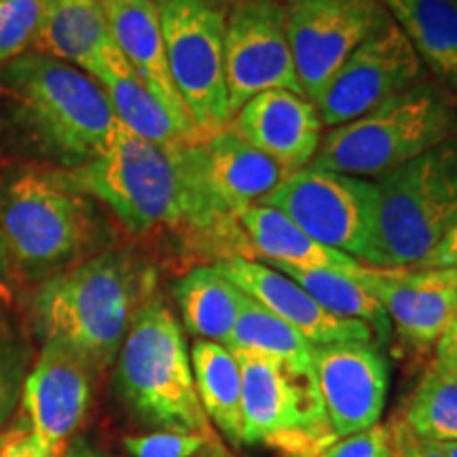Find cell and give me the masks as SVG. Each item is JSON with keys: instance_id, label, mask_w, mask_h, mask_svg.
I'll use <instances>...</instances> for the list:
<instances>
[{"instance_id": "6da1fadb", "label": "cell", "mask_w": 457, "mask_h": 457, "mask_svg": "<svg viewBox=\"0 0 457 457\" xmlns=\"http://www.w3.org/2000/svg\"><path fill=\"white\" fill-rule=\"evenodd\" d=\"M195 145L163 146L123 129L100 157L64 174L74 187L104 204L131 233L185 228L212 245L219 253L216 261L248 259L239 220L222 210L210 191Z\"/></svg>"}, {"instance_id": "7a4b0ae2", "label": "cell", "mask_w": 457, "mask_h": 457, "mask_svg": "<svg viewBox=\"0 0 457 457\" xmlns=\"http://www.w3.org/2000/svg\"><path fill=\"white\" fill-rule=\"evenodd\" d=\"M153 271L123 250H102L45 279L30 318L43 343H62L96 373L112 367L136 313L151 299Z\"/></svg>"}, {"instance_id": "3957f363", "label": "cell", "mask_w": 457, "mask_h": 457, "mask_svg": "<svg viewBox=\"0 0 457 457\" xmlns=\"http://www.w3.org/2000/svg\"><path fill=\"white\" fill-rule=\"evenodd\" d=\"M106 236L98 202L64 170L15 165L0 180V237L13 278L38 286L102 253Z\"/></svg>"}, {"instance_id": "277c9868", "label": "cell", "mask_w": 457, "mask_h": 457, "mask_svg": "<svg viewBox=\"0 0 457 457\" xmlns=\"http://www.w3.org/2000/svg\"><path fill=\"white\" fill-rule=\"evenodd\" d=\"M0 85L38 151L66 170L100 157L125 129L98 81L45 54H21L0 71Z\"/></svg>"}, {"instance_id": "5b68a950", "label": "cell", "mask_w": 457, "mask_h": 457, "mask_svg": "<svg viewBox=\"0 0 457 457\" xmlns=\"http://www.w3.org/2000/svg\"><path fill=\"white\" fill-rule=\"evenodd\" d=\"M457 138V96L420 81L322 136L310 168L377 180Z\"/></svg>"}, {"instance_id": "8992f818", "label": "cell", "mask_w": 457, "mask_h": 457, "mask_svg": "<svg viewBox=\"0 0 457 457\" xmlns=\"http://www.w3.org/2000/svg\"><path fill=\"white\" fill-rule=\"evenodd\" d=\"M114 387L125 409L153 432L212 434L185 335L162 299L151 296L136 313L114 360Z\"/></svg>"}, {"instance_id": "52a82bcc", "label": "cell", "mask_w": 457, "mask_h": 457, "mask_svg": "<svg viewBox=\"0 0 457 457\" xmlns=\"http://www.w3.org/2000/svg\"><path fill=\"white\" fill-rule=\"evenodd\" d=\"M377 270H413L457 227V138L373 180Z\"/></svg>"}, {"instance_id": "ba28073f", "label": "cell", "mask_w": 457, "mask_h": 457, "mask_svg": "<svg viewBox=\"0 0 457 457\" xmlns=\"http://www.w3.org/2000/svg\"><path fill=\"white\" fill-rule=\"evenodd\" d=\"M233 353L242 370L244 445H267L301 457L335 441L313 367Z\"/></svg>"}, {"instance_id": "9c48e42d", "label": "cell", "mask_w": 457, "mask_h": 457, "mask_svg": "<svg viewBox=\"0 0 457 457\" xmlns=\"http://www.w3.org/2000/svg\"><path fill=\"white\" fill-rule=\"evenodd\" d=\"M261 205L279 210L318 244L373 267L377 237L373 180L307 165L286 176Z\"/></svg>"}, {"instance_id": "30bf717a", "label": "cell", "mask_w": 457, "mask_h": 457, "mask_svg": "<svg viewBox=\"0 0 457 457\" xmlns=\"http://www.w3.org/2000/svg\"><path fill=\"white\" fill-rule=\"evenodd\" d=\"M176 91L199 134L231 123L225 68V13L204 0H155Z\"/></svg>"}, {"instance_id": "8fae6325", "label": "cell", "mask_w": 457, "mask_h": 457, "mask_svg": "<svg viewBox=\"0 0 457 457\" xmlns=\"http://www.w3.org/2000/svg\"><path fill=\"white\" fill-rule=\"evenodd\" d=\"M303 96L313 104L347 57L390 17L384 0H284Z\"/></svg>"}, {"instance_id": "7c38bea8", "label": "cell", "mask_w": 457, "mask_h": 457, "mask_svg": "<svg viewBox=\"0 0 457 457\" xmlns=\"http://www.w3.org/2000/svg\"><path fill=\"white\" fill-rule=\"evenodd\" d=\"M225 68L231 117L262 91L303 96L286 34L284 0H236L227 9Z\"/></svg>"}, {"instance_id": "4fadbf2b", "label": "cell", "mask_w": 457, "mask_h": 457, "mask_svg": "<svg viewBox=\"0 0 457 457\" xmlns=\"http://www.w3.org/2000/svg\"><path fill=\"white\" fill-rule=\"evenodd\" d=\"M426 68L392 15L364 41L320 96L324 129L362 117L381 102L424 81Z\"/></svg>"}, {"instance_id": "5bb4252c", "label": "cell", "mask_w": 457, "mask_h": 457, "mask_svg": "<svg viewBox=\"0 0 457 457\" xmlns=\"http://www.w3.org/2000/svg\"><path fill=\"white\" fill-rule=\"evenodd\" d=\"M313 373L335 441L379 424L390 390V364L377 343L313 345Z\"/></svg>"}, {"instance_id": "9a60e30c", "label": "cell", "mask_w": 457, "mask_h": 457, "mask_svg": "<svg viewBox=\"0 0 457 457\" xmlns=\"http://www.w3.org/2000/svg\"><path fill=\"white\" fill-rule=\"evenodd\" d=\"M96 369L62 343H43L21 387V420L57 455H64L89 413Z\"/></svg>"}, {"instance_id": "2e32d148", "label": "cell", "mask_w": 457, "mask_h": 457, "mask_svg": "<svg viewBox=\"0 0 457 457\" xmlns=\"http://www.w3.org/2000/svg\"><path fill=\"white\" fill-rule=\"evenodd\" d=\"M381 303L392 328L417 350H428L457 318V286L443 271L377 270L353 276Z\"/></svg>"}, {"instance_id": "e0dca14e", "label": "cell", "mask_w": 457, "mask_h": 457, "mask_svg": "<svg viewBox=\"0 0 457 457\" xmlns=\"http://www.w3.org/2000/svg\"><path fill=\"white\" fill-rule=\"evenodd\" d=\"M216 265L245 296L293 327L312 345L347 341L377 343L369 324L333 316L324 307H320L299 284L265 262L245 259V256H228V259L216 261Z\"/></svg>"}, {"instance_id": "ac0fdd59", "label": "cell", "mask_w": 457, "mask_h": 457, "mask_svg": "<svg viewBox=\"0 0 457 457\" xmlns=\"http://www.w3.org/2000/svg\"><path fill=\"white\" fill-rule=\"evenodd\" d=\"M228 125L290 174L312 163L324 136L316 104L288 89L254 96L233 114Z\"/></svg>"}, {"instance_id": "d6986e66", "label": "cell", "mask_w": 457, "mask_h": 457, "mask_svg": "<svg viewBox=\"0 0 457 457\" xmlns=\"http://www.w3.org/2000/svg\"><path fill=\"white\" fill-rule=\"evenodd\" d=\"M102 7H104L114 43L140 83L148 89V94L162 102V106L185 134L195 140H204L171 79L162 15H159L155 0H102Z\"/></svg>"}, {"instance_id": "ffe728a7", "label": "cell", "mask_w": 457, "mask_h": 457, "mask_svg": "<svg viewBox=\"0 0 457 457\" xmlns=\"http://www.w3.org/2000/svg\"><path fill=\"white\" fill-rule=\"evenodd\" d=\"M195 148L210 191L237 220L245 210L265 202L290 174L248 145L231 125L205 136Z\"/></svg>"}, {"instance_id": "44dd1931", "label": "cell", "mask_w": 457, "mask_h": 457, "mask_svg": "<svg viewBox=\"0 0 457 457\" xmlns=\"http://www.w3.org/2000/svg\"><path fill=\"white\" fill-rule=\"evenodd\" d=\"M34 45L38 54L77 66L94 81L123 60L102 0H49Z\"/></svg>"}, {"instance_id": "7402d4cb", "label": "cell", "mask_w": 457, "mask_h": 457, "mask_svg": "<svg viewBox=\"0 0 457 457\" xmlns=\"http://www.w3.org/2000/svg\"><path fill=\"white\" fill-rule=\"evenodd\" d=\"M239 227L248 245V259L273 265L276 270H335L356 276L362 267V262L352 256L318 244L288 216L270 205H253L245 210L239 214Z\"/></svg>"}, {"instance_id": "603a6c76", "label": "cell", "mask_w": 457, "mask_h": 457, "mask_svg": "<svg viewBox=\"0 0 457 457\" xmlns=\"http://www.w3.org/2000/svg\"><path fill=\"white\" fill-rule=\"evenodd\" d=\"M434 81L457 96V0H384Z\"/></svg>"}, {"instance_id": "cb8c5ba5", "label": "cell", "mask_w": 457, "mask_h": 457, "mask_svg": "<svg viewBox=\"0 0 457 457\" xmlns=\"http://www.w3.org/2000/svg\"><path fill=\"white\" fill-rule=\"evenodd\" d=\"M171 296L188 333L220 345H227L245 299L216 262L188 270L171 284Z\"/></svg>"}, {"instance_id": "d4e9b609", "label": "cell", "mask_w": 457, "mask_h": 457, "mask_svg": "<svg viewBox=\"0 0 457 457\" xmlns=\"http://www.w3.org/2000/svg\"><path fill=\"white\" fill-rule=\"evenodd\" d=\"M191 367L204 413L228 443L244 445L242 370L227 345L197 339L191 347Z\"/></svg>"}, {"instance_id": "484cf974", "label": "cell", "mask_w": 457, "mask_h": 457, "mask_svg": "<svg viewBox=\"0 0 457 457\" xmlns=\"http://www.w3.org/2000/svg\"><path fill=\"white\" fill-rule=\"evenodd\" d=\"M98 83L111 102L114 117L129 134L163 146L199 142L185 134L180 125L171 119V114L162 106V102L148 94V89L140 83L125 57L108 68L98 79Z\"/></svg>"}, {"instance_id": "4316f807", "label": "cell", "mask_w": 457, "mask_h": 457, "mask_svg": "<svg viewBox=\"0 0 457 457\" xmlns=\"http://www.w3.org/2000/svg\"><path fill=\"white\" fill-rule=\"evenodd\" d=\"M278 271L299 284L320 307H324L333 316L369 324L375 333L377 345H386L390 341L394 328L386 310L350 273L335 270H296V267H279Z\"/></svg>"}, {"instance_id": "83f0119b", "label": "cell", "mask_w": 457, "mask_h": 457, "mask_svg": "<svg viewBox=\"0 0 457 457\" xmlns=\"http://www.w3.org/2000/svg\"><path fill=\"white\" fill-rule=\"evenodd\" d=\"M227 347L254 356L279 360L295 367H313V345L270 310L245 296Z\"/></svg>"}, {"instance_id": "f1b7e54d", "label": "cell", "mask_w": 457, "mask_h": 457, "mask_svg": "<svg viewBox=\"0 0 457 457\" xmlns=\"http://www.w3.org/2000/svg\"><path fill=\"white\" fill-rule=\"evenodd\" d=\"M403 420L434 443H457V379L432 364L417 384Z\"/></svg>"}, {"instance_id": "f546056e", "label": "cell", "mask_w": 457, "mask_h": 457, "mask_svg": "<svg viewBox=\"0 0 457 457\" xmlns=\"http://www.w3.org/2000/svg\"><path fill=\"white\" fill-rule=\"evenodd\" d=\"M49 0H0V62L21 55L34 43Z\"/></svg>"}, {"instance_id": "4dcf8cb0", "label": "cell", "mask_w": 457, "mask_h": 457, "mask_svg": "<svg viewBox=\"0 0 457 457\" xmlns=\"http://www.w3.org/2000/svg\"><path fill=\"white\" fill-rule=\"evenodd\" d=\"M26 347L7 333H0V434L13 417L26 379Z\"/></svg>"}, {"instance_id": "1f68e13d", "label": "cell", "mask_w": 457, "mask_h": 457, "mask_svg": "<svg viewBox=\"0 0 457 457\" xmlns=\"http://www.w3.org/2000/svg\"><path fill=\"white\" fill-rule=\"evenodd\" d=\"M212 434L148 432L123 441L131 457H197L212 445Z\"/></svg>"}, {"instance_id": "d6a6232c", "label": "cell", "mask_w": 457, "mask_h": 457, "mask_svg": "<svg viewBox=\"0 0 457 457\" xmlns=\"http://www.w3.org/2000/svg\"><path fill=\"white\" fill-rule=\"evenodd\" d=\"M301 457H392L390 426L379 421L369 430L337 438V441L318 449L316 453Z\"/></svg>"}, {"instance_id": "836d02e7", "label": "cell", "mask_w": 457, "mask_h": 457, "mask_svg": "<svg viewBox=\"0 0 457 457\" xmlns=\"http://www.w3.org/2000/svg\"><path fill=\"white\" fill-rule=\"evenodd\" d=\"M0 457H62L51 451L41 438L34 434L26 421L11 426L0 436Z\"/></svg>"}, {"instance_id": "e575fe53", "label": "cell", "mask_w": 457, "mask_h": 457, "mask_svg": "<svg viewBox=\"0 0 457 457\" xmlns=\"http://www.w3.org/2000/svg\"><path fill=\"white\" fill-rule=\"evenodd\" d=\"M387 426H390L392 457H447L443 453L441 445L420 436L404 424V420H396Z\"/></svg>"}, {"instance_id": "d590c367", "label": "cell", "mask_w": 457, "mask_h": 457, "mask_svg": "<svg viewBox=\"0 0 457 457\" xmlns=\"http://www.w3.org/2000/svg\"><path fill=\"white\" fill-rule=\"evenodd\" d=\"M420 271H451L457 270V227L445 236L441 242L432 248V253L426 256L420 265L413 267Z\"/></svg>"}, {"instance_id": "8d00e7d4", "label": "cell", "mask_w": 457, "mask_h": 457, "mask_svg": "<svg viewBox=\"0 0 457 457\" xmlns=\"http://www.w3.org/2000/svg\"><path fill=\"white\" fill-rule=\"evenodd\" d=\"M434 347H436L434 367L457 379V318L445 328V333L438 337Z\"/></svg>"}, {"instance_id": "74e56055", "label": "cell", "mask_w": 457, "mask_h": 457, "mask_svg": "<svg viewBox=\"0 0 457 457\" xmlns=\"http://www.w3.org/2000/svg\"><path fill=\"white\" fill-rule=\"evenodd\" d=\"M62 457H106L102 451H98L94 447V445H89L87 441H83V438H77V441H72L68 445L66 453Z\"/></svg>"}, {"instance_id": "f35d334b", "label": "cell", "mask_w": 457, "mask_h": 457, "mask_svg": "<svg viewBox=\"0 0 457 457\" xmlns=\"http://www.w3.org/2000/svg\"><path fill=\"white\" fill-rule=\"evenodd\" d=\"M11 282H13V270H11L9 256L4 253L3 237H0V293H4L11 286Z\"/></svg>"}, {"instance_id": "ab89813d", "label": "cell", "mask_w": 457, "mask_h": 457, "mask_svg": "<svg viewBox=\"0 0 457 457\" xmlns=\"http://www.w3.org/2000/svg\"><path fill=\"white\" fill-rule=\"evenodd\" d=\"M204 3L210 4V7L222 11V13H227V9L231 7V4L236 3V0H204Z\"/></svg>"}, {"instance_id": "60d3db41", "label": "cell", "mask_w": 457, "mask_h": 457, "mask_svg": "<svg viewBox=\"0 0 457 457\" xmlns=\"http://www.w3.org/2000/svg\"><path fill=\"white\" fill-rule=\"evenodd\" d=\"M447 457H457V443H438Z\"/></svg>"}, {"instance_id": "b9f144b4", "label": "cell", "mask_w": 457, "mask_h": 457, "mask_svg": "<svg viewBox=\"0 0 457 457\" xmlns=\"http://www.w3.org/2000/svg\"><path fill=\"white\" fill-rule=\"evenodd\" d=\"M445 278L449 279V282H453L457 286V270H451V271H443Z\"/></svg>"}, {"instance_id": "7bdbcfd3", "label": "cell", "mask_w": 457, "mask_h": 457, "mask_svg": "<svg viewBox=\"0 0 457 457\" xmlns=\"http://www.w3.org/2000/svg\"><path fill=\"white\" fill-rule=\"evenodd\" d=\"M0 436H3V434H0Z\"/></svg>"}]
</instances>
